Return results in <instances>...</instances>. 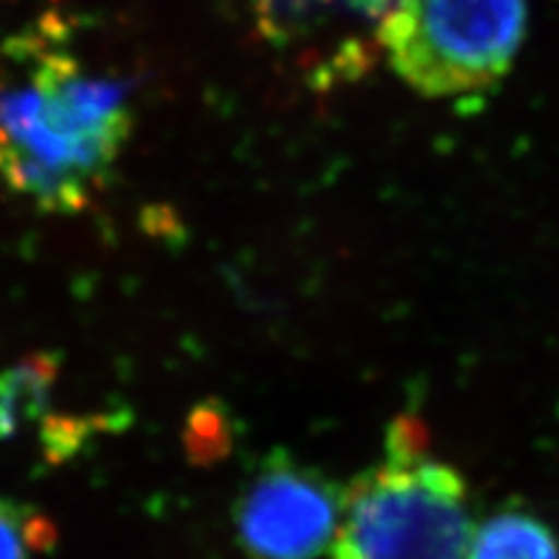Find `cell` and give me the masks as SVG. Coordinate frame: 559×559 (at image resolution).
<instances>
[{
  "instance_id": "6da1fadb",
  "label": "cell",
  "mask_w": 559,
  "mask_h": 559,
  "mask_svg": "<svg viewBox=\"0 0 559 559\" xmlns=\"http://www.w3.org/2000/svg\"><path fill=\"white\" fill-rule=\"evenodd\" d=\"M133 80L84 63L45 16L0 47V185L75 215L110 182L133 131Z\"/></svg>"
},
{
  "instance_id": "7a4b0ae2",
  "label": "cell",
  "mask_w": 559,
  "mask_h": 559,
  "mask_svg": "<svg viewBox=\"0 0 559 559\" xmlns=\"http://www.w3.org/2000/svg\"><path fill=\"white\" fill-rule=\"evenodd\" d=\"M527 22V0H399L378 43L415 94L462 98L509 73Z\"/></svg>"
},
{
  "instance_id": "3957f363",
  "label": "cell",
  "mask_w": 559,
  "mask_h": 559,
  "mask_svg": "<svg viewBox=\"0 0 559 559\" xmlns=\"http://www.w3.org/2000/svg\"><path fill=\"white\" fill-rule=\"evenodd\" d=\"M466 483L427 454L384 460L345 492L334 559H466Z\"/></svg>"
},
{
  "instance_id": "277c9868",
  "label": "cell",
  "mask_w": 559,
  "mask_h": 559,
  "mask_svg": "<svg viewBox=\"0 0 559 559\" xmlns=\"http://www.w3.org/2000/svg\"><path fill=\"white\" fill-rule=\"evenodd\" d=\"M345 495L318 468L273 452L236 503L242 550L252 559H314L341 527Z\"/></svg>"
},
{
  "instance_id": "5b68a950",
  "label": "cell",
  "mask_w": 559,
  "mask_h": 559,
  "mask_svg": "<svg viewBox=\"0 0 559 559\" xmlns=\"http://www.w3.org/2000/svg\"><path fill=\"white\" fill-rule=\"evenodd\" d=\"M399 0H245L257 33L294 57L314 84L364 75Z\"/></svg>"
},
{
  "instance_id": "8992f818",
  "label": "cell",
  "mask_w": 559,
  "mask_h": 559,
  "mask_svg": "<svg viewBox=\"0 0 559 559\" xmlns=\"http://www.w3.org/2000/svg\"><path fill=\"white\" fill-rule=\"evenodd\" d=\"M57 355H28L0 371V441H8L24 425L38 419L49 406L57 384Z\"/></svg>"
},
{
  "instance_id": "52a82bcc",
  "label": "cell",
  "mask_w": 559,
  "mask_h": 559,
  "mask_svg": "<svg viewBox=\"0 0 559 559\" xmlns=\"http://www.w3.org/2000/svg\"><path fill=\"white\" fill-rule=\"evenodd\" d=\"M466 559H559V546L536 518L501 513L471 536Z\"/></svg>"
},
{
  "instance_id": "ba28073f",
  "label": "cell",
  "mask_w": 559,
  "mask_h": 559,
  "mask_svg": "<svg viewBox=\"0 0 559 559\" xmlns=\"http://www.w3.org/2000/svg\"><path fill=\"white\" fill-rule=\"evenodd\" d=\"M55 544V524L31 506L0 497V559H33Z\"/></svg>"
},
{
  "instance_id": "9c48e42d",
  "label": "cell",
  "mask_w": 559,
  "mask_h": 559,
  "mask_svg": "<svg viewBox=\"0 0 559 559\" xmlns=\"http://www.w3.org/2000/svg\"><path fill=\"white\" fill-rule=\"evenodd\" d=\"M187 457L194 466H215L234 448L231 425L219 406L205 404L191 413L185 431Z\"/></svg>"
}]
</instances>
